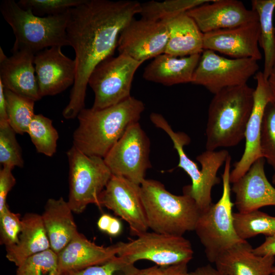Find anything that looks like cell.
Masks as SVG:
<instances>
[{"instance_id": "obj_10", "label": "cell", "mask_w": 275, "mask_h": 275, "mask_svg": "<svg viewBox=\"0 0 275 275\" xmlns=\"http://www.w3.org/2000/svg\"><path fill=\"white\" fill-rule=\"evenodd\" d=\"M143 63L127 56L119 54L98 65L88 82L94 93L91 108L95 110L103 109L130 97L134 74Z\"/></svg>"}, {"instance_id": "obj_47", "label": "cell", "mask_w": 275, "mask_h": 275, "mask_svg": "<svg viewBox=\"0 0 275 275\" xmlns=\"http://www.w3.org/2000/svg\"><path fill=\"white\" fill-rule=\"evenodd\" d=\"M270 275H275V266L274 265L272 269Z\"/></svg>"}, {"instance_id": "obj_41", "label": "cell", "mask_w": 275, "mask_h": 275, "mask_svg": "<svg viewBox=\"0 0 275 275\" xmlns=\"http://www.w3.org/2000/svg\"><path fill=\"white\" fill-rule=\"evenodd\" d=\"M188 275H223L215 267L210 264H207L197 268L193 271L188 272Z\"/></svg>"}, {"instance_id": "obj_31", "label": "cell", "mask_w": 275, "mask_h": 275, "mask_svg": "<svg viewBox=\"0 0 275 275\" xmlns=\"http://www.w3.org/2000/svg\"><path fill=\"white\" fill-rule=\"evenodd\" d=\"M27 133L38 153L48 157L56 153L59 134L51 119L41 114H35Z\"/></svg>"}, {"instance_id": "obj_5", "label": "cell", "mask_w": 275, "mask_h": 275, "mask_svg": "<svg viewBox=\"0 0 275 275\" xmlns=\"http://www.w3.org/2000/svg\"><path fill=\"white\" fill-rule=\"evenodd\" d=\"M69 10L40 17L29 9L22 8L13 0L3 1L0 11L15 37L12 53L26 50L35 55L46 48L69 45L66 32Z\"/></svg>"}, {"instance_id": "obj_46", "label": "cell", "mask_w": 275, "mask_h": 275, "mask_svg": "<svg viewBox=\"0 0 275 275\" xmlns=\"http://www.w3.org/2000/svg\"><path fill=\"white\" fill-rule=\"evenodd\" d=\"M273 169H274V173L272 177V182L274 184H275V168Z\"/></svg>"}, {"instance_id": "obj_37", "label": "cell", "mask_w": 275, "mask_h": 275, "mask_svg": "<svg viewBox=\"0 0 275 275\" xmlns=\"http://www.w3.org/2000/svg\"><path fill=\"white\" fill-rule=\"evenodd\" d=\"M22 228V218L19 214L12 212L8 205L0 211V241L6 250L17 244Z\"/></svg>"}, {"instance_id": "obj_8", "label": "cell", "mask_w": 275, "mask_h": 275, "mask_svg": "<svg viewBox=\"0 0 275 275\" xmlns=\"http://www.w3.org/2000/svg\"><path fill=\"white\" fill-rule=\"evenodd\" d=\"M69 163L68 203L73 212H83L99 199L112 176L103 158L88 156L74 146L67 152Z\"/></svg>"}, {"instance_id": "obj_28", "label": "cell", "mask_w": 275, "mask_h": 275, "mask_svg": "<svg viewBox=\"0 0 275 275\" xmlns=\"http://www.w3.org/2000/svg\"><path fill=\"white\" fill-rule=\"evenodd\" d=\"M234 226L238 236L243 240L259 234H275V216L259 210L233 213Z\"/></svg>"}, {"instance_id": "obj_29", "label": "cell", "mask_w": 275, "mask_h": 275, "mask_svg": "<svg viewBox=\"0 0 275 275\" xmlns=\"http://www.w3.org/2000/svg\"><path fill=\"white\" fill-rule=\"evenodd\" d=\"M213 0H166L141 4L142 18L168 21L203 4Z\"/></svg>"}, {"instance_id": "obj_42", "label": "cell", "mask_w": 275, "mask_h": 275, "mask_svg": "<svg viewBox=\"0 0 275 275\" xmlns=\"http://www.w3.org/2000/svg\"><path fill=\"white\" fill-rule=\"evenodd\" d=\"M4 87L0 81V123L8 122Z\"/></svg>"}, {"instance_id": "obj_25", "label": "cell", "mask_w": 275, "mask_h": 275, "mask_svg": "<svg viewBox=\"0 0 275 275\" xmlns=\"http://www.w3.org/2000/svg\"><path fill=\"white\" fill-rule=\"evenodd\" d=\"M166 21L169 40L164 53L182 57L202 53L203 33L186 13Z\"/></svg>"}, {"instance_id": "obj_39", "label": "cell", "mask_w": 275, "mask_h": 275, "mask_svg": "<svg viewBox=\"0 0 275 275\" xmlns=\"http://www.w3.org/2000/svg\"><path fill=\"white\" fill-rule=\"evenodd\" d=\"M12 170L8 167H3L0 170V211L7 205L8 194L16 183Z\"/></svg>"}, {"instance_id": "obj_32", "label": "cell", "mask_w": 275, "mask_h": 275, "mask_svg": "<svg viewBox=\"0 0 275 275\" xmlns=\"http://www.w3.org/2000/svg\"><path fill=\"white\" fill-rule=\"evenodd\" d=\"M16 275H61L58 255L49 249L32 256L17 266Z\"/></svg>"}, {"instance_id": "obj_7", "label": "cell", "mask_w": 275, "mask_h": 275, "mask_svg": "<svg viewBox=\"0 0 275 275\" xmlns=\"http://www.w3.org/2000/svg\"><path fill=\"white\" fill-rule=\"evenodd\" d=\"M231 157L228 156L222 175L223 191L218 201L201 213L195 231L204 248L208 260L214 263L222 253L244 241L237 235L234 226L231 187L230 180Z\"/></svg>"}, {"instance_id": "obj_15", "label": "cell", "mask_w": 275, "mask_h": 275, "mask_svg": "<svg viewBox=\"0 0 275 275\" xmlns=\"http://www.w3.org/2000/svg\"><path fill=\"white\" fill-rule=\"evenodd\" d=\"M258 20L236 27L203 34L204 50L217 51L234 59H262L259 48Z\"/></svg>"}, {"instance_id": "obj_12", "label": "cell", "mask_w": 275, "mask_h": 275, "mask_svg": "<svg viewBox=\"0 0 275 275\" xmlns=\"http://www.w3.org/2000/svg\"><path fill=\"white\" fill-rule=\"evenodd\" d=\"M259 68L254 59H228L213 51L204 50L191 84L203 86L215 94L225 88L247 84Z\"/></svg>"}, {"instance_id": "obj_2", "label": "cell", "mask_w": 275, "mask_h": 275, "mask_svg": "<svg viewBox=\"0 0 275 275\" xmlns=\"http://www.w3.org/2000/svg\"><path fill=\"white\" fill-rule=\"evenodd\" d=\"M144 103L133 96L101 109L84 108L77 117L73 146L85 154L104 158L132 124L139 122Z\"/></svg>"}, {"instance_id": "obj_16", "label": "cell", "mask_w": 275, "mask_h": 275, "mask_svg": "<svg viewBox=\"0 0 275 275\" xmlns=\"http://www.w3.org/2000/svg\"><path fill=\"white\" fill-rule=\"evenodd\" d=\"M61 47L46 48L35 55L34 63L41 98L59 94L74 84L75 61L65 56Z\"/></svg>"}, {"instance_id": "obj_27", "label": "cell", "mask_w": 275, "mask_h": 275, "mask_svg": "<svg viewBox=\"0 0 275 275\" xmlns=\"http://www.w3.org/2000/svg\"><path fill=\"white\" fill-rule=\"evenodd\" d=\"M251 4L252 9L258 16L260 28L259 45L264 55L262 72L267 80L275 62V28L273 21L275 0H252Z\"/></svg>"}, {"instance_id": "obj_24", "label": "cell", "mask_w": 275, "mask_h": 275, "mask_svg": "<svg viewBox=\"0 0 275 275\" xmlns=\"http://www.w3.org/2000/svg\"><path fill=\"white\" fill-rule=\"evenodd\" d=\"M200 56L179 57L164 53L146 67L143 76L147 80L169 86L191 83Z\"/></svg>"}, {"instance_id": "obj_26", "label": "cell", "mask_w": 275, "mask_h": 275, "mask_svg": "<svg viewBox=\"0 0 275 275\" xmlns=\"http://www.w3.org/2000/svg\"><path fill=\"white\" fill-rule=\"evenodd\" d=\"M22 222L18 242L6 250V258L16 266L30 257L50 249L41 215L27 213L22 218Z\"/></svg>"}, {"instance_id": "obj_14", "label": "cell", "mask_w": 275, "mask_h": 275, "mask_svg": "<svg viewBox=\"0 0 275 275\" xmlns=\"http://www.w3.org/2000/svg\"><path fill=\"white\" fill-rule=\"evenodd\" d=\"M98 207H105L124 220L133 235L138 236L149 229L140 185L123 177L112 175L100 194Z\"/></svg>"}, {"instance_id": "obj_40", "label": "cell", "mask_w": 275, "mask_h": 275, "mask_svg": "<svg viewBox=\"0 0 275 275\" xmlns=\"http://www.w3.org/2000/svg\"><path fill=\"white\" fill-rule=\"evenodd\" d=\"M254 253L262 256H275V234L266 236L264 241L258 246L253 248Z\"/></svg>"}, {"instance_id": "obj_3", "label": "cell", "mask_w": 275, "mask_h": 275, "mask_svg": "<svg viewBox=\"0 0 275 275\" xmlns=\"http://www.w3.org/2000/svg\"><path fill=\"white\" fill-rule=\"evenodd\" d=\"M254 91L245 84L225 88L214 94L208 111L206 150L235 146L244 138Z\"/></svg>"}, {"instance_id": "obj_6", "label": "cell", "mask_w": 275, "mask_h": 275, "mask_svg": "<svg viewBox=\"0 0 275 275\" xmlns=\"http://www.w3.org/2000/svg\"><path fill=\"white\" fill-rule=\"evenodd\" d=\"M150 119L156 127L163 130L169 136L179 156L177 167L182 169L191 179V184L183 187V194L195 200L201 212L205 211L212 204V189L220 183L217 173L229 155V152L225 150H206L196 158L201 165L200 170L184 151V146L190 142L189 136L184 132L174 131L160 114L152 113Z\"/></svg>"}, {"instance_id": "obj_23", "label": "cell", "mask_w": 275, "mask_h": 275, "mask_svg": "<svg viewBox=\"0 0 275 275\" xmlns=\"http://www.w3.org/2000/svg\"><path fill=\"white\" fill-rule=\"evenodd\" d=\"M73 211L63 198L47 201L41 215L50 249L58 255L78 232Z\"/></svg>"}, {"instance_id": "obj_33", "label": "cell", "mask_w": 275, "mask_h": 275, "mask_svg": "<svg viewBox=\"0 0 275 275\" xmlns=\"http://www.w3.org/2000/svg\"><path fill=\"white\" fill-rule=\"evenodd\" d=\"M16 133L9 122L0 123V163L3 167L13 169L15 167L22 168L24 165Z\"/></svg>"}, {"instance_id": "obj_30", "label": "cell", "mask_w": 275, "mask_h": 275, "mask_svg": "<svg viewBox=\"0 0 275 275\" xmlns=\"http://www.w3.org/2000/svg\"><path fill=\"white\" fill-rule=\"evenodd\" d=\"M4 92L9 124L16 133H27L35 115V101L8 90L5 89Z\"/></svg>"}, {"instance_id": "obj_44", "label": "cell", "mask_w": 275, "mask_h": 275, "mask_svg": "<svg viewBox=\"0 0 275 275\" xmlns=\"http://www.w3.org/2000/svg\"><path fill=\"white\" fill-rule=\"evenodd\" d=\"M113 217L111 215L106 213L101 215L97 222V226L99 230L106 233Z\"/></svg>"}, {"instance_id": "obj_38", "label": "cell", "mask_w": 275, "mask_h": 275, "mask_svg": "<svg viewBox=\"0 0 275 275\" xmlns=\"http://www.w3.org/2000/svg\"><path fill=\"white\" fill-rule=\"evenodd\" d=\"M187 264L171 266H158L139 269L136 275H188Z\"/></svg>"}, {"instance_id": "obj_19", "label": "cell", "mask_w": 275, "mask_h": 275, "mask_svg": "<svg viewBox=\"0 0 275 275\" xmlns=\"http://www.w3.org/2000/svg\"><path fill=\"white\" fill-rule=\"evenodd\" d=\"M265 158H260L245 174L232 183L238 212L246 213L267 206H275V188L268 180L264 169Z\"/></svg>"}, {"instance_id": "obj_4", "label": "cell", "mask_w": 275, "mask_h": 275, "mask_svg": "<svg viewBox=\"0 0 275 275\" xmlns=\"http://www.w3.org/2000/svg\"><path fill=\"white\" fill-rule=\"evenodd\" d=\"M140 194L152 231L183 236L195 230L201 211L190 196L173 194L160 182L146 179L140 185Z\"/></svg>"}, {"instance_id": "obj_45", "label": "cell", "mask_w": 275, "mask_h": 275, "mask_svg": "<svg viewBox=\"0 0 275 275\" xmlns=\"http://www.w3.org/2000/svg\"><path fill=\"white\" fill-rule=\"evenodd\" d=\"M267 81L272 96V101L275 102V62Z\"/></svg>"}, {"instance_id": "obj_43", "label": "cell", "mask_w": 275, "mask_h": 275, "mask_svg": "<svg viewBox=\"0 0 275 275\" xmlns=\"http://www.w3.org/2000/svg\"><path fill=\"white\" fill-rule=\"evenodd\" d=\"M122 231V225L118 218L113 217L106 233L111 236L116 237L119 235Z\"/></svg>"}, {"instance_id": "obj_36", "label": "cell", "mask_w": 275, "mask_h": 275, "mask_svg": "<svg viewBox=\"0 0 275 275\" xmlns=\"http://www.w3.org/2000/svg\"><path fill=\"white\" fill-rule=\"evenodd\" d=\"M84 0H20L18 5L23 9H30L40 17L63 14L81 4Z\"/></svg>"}, {"instance_id": "obj_13", "label": "cell", "mask_w": 275, "mask_h": 275, "mask_svg": "<svg viewBox=\"0 0 275 275\" xmlns=\"http://www.w3.org/2000/svg\"><path fill=\"white\" fill-rule=\"evenodd\" d=\"M168 40L166 21L134 18L121 33L117 49L119 54L144 63L164 53Z\"/></svg>"}, {"instance_id": "obj_34", "label": "cell", "mask_w": 275, "mask_h": 275, "mask_svg": "<svg viewBox=\"0 0 275 275\" xmlns=\"http://www.w3.org/2000/svg\"><path fill=\"white\" fill-rule=\"evenodd\" d=\"M260 147L262 155L267 162L275 168V102L266 105L262 119Z\"/></svg>"}, {"instance_id": "obj_17", "label": "cell", "mask_w": 275, "mask_h": 275, "mask_svg": "<svg viewBox=\"0 0 275 275\" xmlns=\"http://www.w3.org/2000/svg\"><path fill=\"white\" fill-rule=\"evenodd\" d=\"M255 78L257 86L254 91L253 109L245 131V148L241 158L234 163V168L231 171V183L237 181L256 160L263 157L260 147L262 119L266 105L273 99L263 72L258 71L255 74Z\"/></svg>"}, {"instance_id": "obj_18", "label": "cell", "mask_w": 275, "mask_h": 275, "mask_svg": "<svg viewBox=\"0 0 275 275\" xmlns=\"http://www.w3.org/2000/svg\"><path fill=\"white\" fill-rule=\"evenodd\" d=\"M203 33L236 27L258 20L253 10L238 0H213L186 12Z\"/></svg>"}, {"instance_id": "obj_22", "label": "cell", "mask_w": 275, "mask_h": 275, "mask_svg": "<svg viewBox=\"0 0 275 275\" xmlns=\"http://www.w3.org/2000/svg\"><path fill=\"white\" fill-rule=\"evenodd\" d=\"M274 261V257L255 254L244 241L222 253L214 263L223 275H270Z\"/></svg>"}, {"instance_id": "obj_9", "label": "cell", "mask_w": 275, "mask_h": 275, "mask_svg": "<svg viewBox=\"0 0 275 275\" xmlns=\"http://www.w3.org/2000/svg\"><path fill=\"white\" fill-rule=\"evenodd\" d=\"M118 256L134 264L148 260L158 266L188 264L194 251L190 242L183 236L146 232L129 242H119Z\"/></svg>"}, {"instance_id": "obj_20", "label": "cell", "mask_w": 275, "mask_h": 275, "mask_svg": "<svg viewBox=\"0 0 275 275\" xmlns=\"http://www.w3.org/2000/svg\"><path fill=\"white\" fill-rule=\"evenodd\" d=\"M35 54L26 50L7 57L0 47V81L4 89L37 101L41 99L34 63Z\"/></svg>"}, {"instance_id": "obj_11", "label": "cell", "mask_w": 275, "mask_h": 275, "mask_svg": "<svg viewBox=\"0 0 275 275\" xmlns=\"http://www.w3.org/2000/svg\"><path fill=\"white\" fill-rule=\"evenodd\" d=\"M150 143L139 122L130 125L103 158L112 175L141 185L151 168Z\"/></svg>"}, {"instance_id": "obj_1", "label": "cell", "mask_w": 275, "mask_h": 275, "mask_svg": "<svg viewBox=\"0 0 275 275\" xmlns=\"http://www.w3.org/2000/svg\"><path fill=\"white\" fill-rule=\"evenodd\" d=\"M141 11V3L129 0H84L69 10L66 32L75 52L76 75L64 118L74 119L85 107L91 73L113 57L121 33Z\"/></svg>"}, {"instance_id": "obj_21", "label": "cell", "mask_w": 275, "mask_h": 275, "mask_svg": "<svg viewBox=\"0 0 275 275\" xmlns=\"http://www.w3.org/2000/svg\"><path fill=\"white\" fill-rule=\"evenodd\" d=\"M118 242L108 246L97 245L78 232L58 254L62 274L102 264L118 256Z\"/></svg>"}, {"instance_id": "obj_35", "label": "cell", "mask_w": 275, "mask_h": 275, "mask_svg": "<svg viewBox=\"0 0 275 275\" xmlns=\"http://www.w3.org/2000/svg\"><path fill=\"white\" fill-rule=\"evenodd\" d=\"M139 269L134 264L116 256L102 264L62 275H136Z\"/></svg>"}]
</instances>
